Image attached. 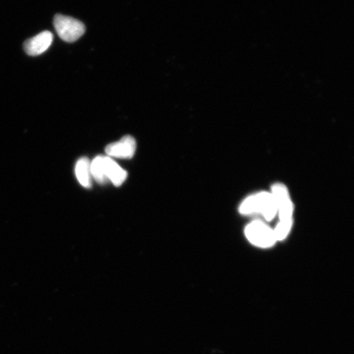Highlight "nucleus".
<instances>
[{"instance_id": "nucleus-10", "label": "nucleus", "mask_w": 354, "mask_h": 354, "mask_svg": "<svg viewBox=\"0 0 354 354\" xmlns=\"http://www.w3.org/2000/svg\"><path fill=\"white\" fill-rule=\"evenodd\" d=\"M292 227H293V223H283V221H279L277 227L273 229L277 242L286 240L291 232Z\"/></svg>"}, {"instance_id": "nucleus-8", "label": "nucleus", "mask_w": 354, "mask_h": 354, "mask_svg": "<svg viewBox=\"0 0 354 354\" xmlns=\"http://www.w3.org/2000/svg\"><path fill=\"white\" fill-rule=\"evenodd\" d=\"M75 170H76L77 178L80 184L84 187L91 188L92 187V176L90 160L85 157L79 159Z\"/></svg>"}, {"instance_id": "nucleus-6", "label": "nucleus", "mask_w": 354, "mask_h": 354, "mask_svg": "<svg viewBox=\"0 0 354 354\" xmlns=\"http://www.w3.org/2000/svg\"><path fill=\"white\" fill-rule=\"evenodd\" d=\"M54 35L50 32H43L28 39L24 43V50L30 56H38L51 46Z\"/></svg>"}, {"instance_id": "nucleus-5", "label": "nucleus", "mask_w": 354, "mask_h": 354, "mask_svg": "<svg viewBox=\"0 0 354 354\" xmlns=\"http://www.w3.org/2000/svg\"><path fill=\"white\" fill-rule=\"evenodd\" d=\"M136 150V140L131 136H126L118 142L109 145L105 151L110 158H131L134 156Z\"/></svg>"}, {"instance_id": "nucleus-1", "label": "nucleus", "mask_w": 354, "mask_h": 354, "mask_svg": "<svg viewBox=\"0 0 354 354\" xmlns=\"http://www.w3.org/2000/svg\"><path fill=\"white\" fill-rule=\"evenodd\" d=\"M239 212L243 216H263L268 223L277 215L275 199L271 192H261L248 196L239 207Z\"/></svg>"}, {"instance_id": "nucleus-4", "label": "nucleus", "mask_w": 354, "mask_h": 354, "mask_svg": "<svg viewBox=\"0 0 354 354\" xmlns=\"http://www.w3.org/2000/svg\"><path fill=\"white\" fill-rule=\"evenodd\" d=\"M54 24L57 35L66 42L77 41L85 33V25L73 17L57 15Z\"/></svg>"}, {"instance_id": "nucleus-3", "label": "nucleus", "mask_w": 354, "mask_h": 354, "mask_svg": "<svg viewBox=\"0 0 354 354\" xmlns=\"http://www.w3.org/2000/svg\"><path fill=\"white\" fill-rule=\"evenodd\" d=\"M271 193L275 199L279 221L283 223H294L293 216L295 207L292 202L289 189L286 185L275 183L272 185Z\"/></svg>"}, {"instance_id": "nucleus-9", "label": "nucleus", "mask_w": 354, "mask_h": 354, "mask_svg": "<svg viewBox=\"0 0 354 354\" xmlns=\"http://www.w3.org/2000/svg\"><path fill=\"white\" fill-rule=\"evenodd\" d=\"M91 172L93 178L97 183L104 184L107 183L108 179L105 176L104 167V156L96 157L94 160L91 162Z\"/></svg>"}, {"instance_id": "nucleus-2", "label": "nucleus", "mask_w": 354, "mask_h": 354, "mask_svg": "<svg viewBox=\"0 0 354 354\" xmlns=\"http://www.w3.org/2000/svg\"><path fill=\"white\" fill-rule=\"evenodd\" d=\"M245 234L251 245L261 249H270L277 242L273 229L259 219L251 221L246 225Z\"/></svg>"}, {"instance_id": "nucleus-7", "label": "nucleus", "mask_w": 354, "mask_h": 354, "mask_svg": "<svg viewBox=\"0 0 354 354\" xmlns=\"http://www.w3.org/2000/svg\"><path fill=\"white\" fill-rule=\"evenodd\" d=\"M105 176L116 187H120L126 180L127 171L113 160L112 158L104 156Z\"/></svg>"}]
</instances>
